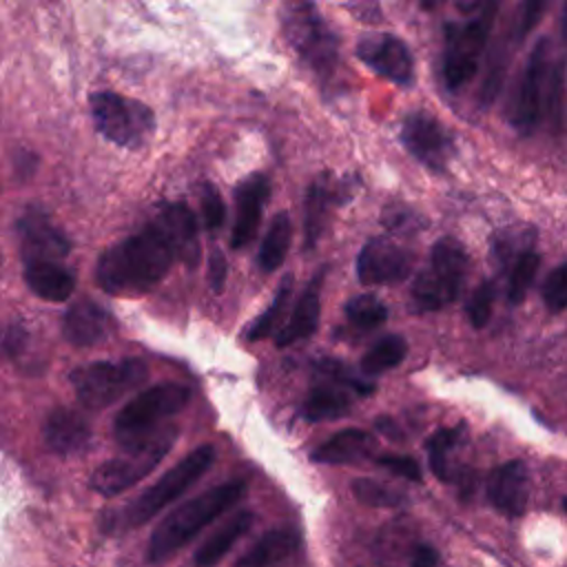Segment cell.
I'll list each match as a JSON object with an SVG mask.
<instances>
[{"label":"cell","instance_id":"603a6c76","mask_svg":"<svg viewBox=\"0 0 567 567\" xmlns=\"http://www.w3.org/2000/svg\"><path fill=\"white\" fill-rule=\"evenodd\" d=\"M47 447L60 456H73L91 445L93 427L86 416L73 408H55L42 425Z\"/></svg>","mask_w":567,"mask_h":567},{"label":"cell","instance_id":"4fadbf2b","mask_svg":"<svg viewBox=\"0 0 567 567\" xmlns=\"http://www.w3.org/2000/svg\"><path fill=\"white\" fill-rule=\"evenodd\" d=\"M13 228L22 266L38 261H62L71 252V239L66 233L38 206H27L16 217Z\"/></svg>","mask_w":567,"mask_h":567},{"label":"cell","instance_id":"d6a6232c","mask_svg":"<svg viewBox=\"0 0 567 567\" xmlns=\"http://www.w3.org/2000/svg\"><path fill=\"white\" fill-rule=\"evenodd\" d=\"M538 266H540V257L534 250H523L516 257V261L509 270V279H507V301L512 306H518L525 301L529 288L536 281Z\"/></svg>","mask_w":567,"mask_h":567},{"label":"cell","instance_id":"7a4b0ae2","mask_svg":"<svg viewBox=\"0 0 567 567\" xmlns=\"http://www.w3.org/2000/svg\"><path fill=\"white\" fill-rule=\"evenodd\" d=\"M246 492V481L219 483L166 514L153 529L148 540V560L159 563L173 556L177 549L188 545L206 525L217 520L226 509L241 501Z\"/></svg>","mask_w":567,"mask_h":567},{"label":"cell","instance_id":"4316f807","mask_svg":"<svg viewBox=\"0 0 567 567\" xmlns=\"http://www.w3.org/2000/svg\"><path fill=\"white\" fill-rule=\"evenodd\" d=\"M255 514L250 509H239L228 520H224L193 554L195 567H213L217 565L230 547L250 529Z\"/></svg>","mask_w":567,"mask_h":567},{"label":"cell","instance_id":"7bdbcfd3","mask_svg":"<svg viewBox=\"0 0 567 567\" xmlns=\"http://www.w3.org/2000/svg\"><path fill=\"white\" fill-rule=\"evenodd\" d=\"M563 505H565V512H567V498H565V501H563Z\"/></svg>","mask_w":567,"mask_h":567},{"label":"cell","instance_id":"f1b7e54d","mask_svg":"<svg viewBox=\"0 0 567 567\" xmlns=\"http://www.w3.org/2000/svg\"><path fill=\"white\" fill-rule=\"evenodd\" d=\"M465 436L463 425L454 427H439L427 441H425V452H427V463L430 470L439 481H454V470H452V454L461 445Z\"/></svg>","mask_w":567,"mask_h":567},{"label":"cell","instance_id":"5bb4252c","mask_svg":"<svg viewBox=\"0 0 567 567\" xmlns=\"http://www.w3.org/2000/svg\"><path fill=\"white\" fill-rule=\"evenodd\" d=\"M401 142L425 168L443 173L454 157V137L430 113L412 111L401 124Z\"/></svg>","mask_w":567,"mask_h":567},{"label":"cell","instance_id":"52a82bcc","mask_svg":"<svg viewBox=\"0 0 567 567\" xmlns=\"http://www.w3.org/2000/svg\"><path fill=\"white\" fill-rule=\"evenodd\" d=\"M281 31L299 60L326 78L339 62V38L328 27L312 2H290L281 7Z\"/></svg>","mask_w":567,"mask_h":567},{"label":"cell","instance_id":"3957f363","mask_svg":"<svg viewBox=\"0 0 567 567\" xmlns=\"http://www.w3.org/2000/svg\"><path fill=\"white\" fill-rule=\"evenodd\" d=\"M190 401V388L166 381L133 396L113 421V434L124 452H137L157 441L171 425L166 419L182 412Z\"/></svg>","mask_w":567,"mask_h":567},{"label":"cell","instance_id":"ba28073f","mask_svg":"<svg viewBox=\"0 0 567 567\" xmlns=\"http://www.w3.org/2000/svg\"><path fill=\"white\" fill-rule=\"evenodd\" d=\"M148 379V365L140 357L117 361H91L71 370L69 381L86 410H104Z\"/></svg>","mask_w":567,"mask_h":567},{"label":"cell","instance_id":"60d3db41","mask_svg":"<svg viewBox=\"0 0 567 567\" xmlns=\"http://www.w3.org/2000/svg\"><path fill=\"white\" fill-rule=\"evenodd\" d=\"M29 337H31V334L24 330L22 323H18V321L9 323V328H7V332H4V352H7L11 359L22 357V352H24V348H27V343H29Z\"/></svg>","mask_w":567,"mask_h":567},{"label":"cell","instance_id":"e575fe53","mask_svg":"<svg viewBox=\"0 0 567 567\" xmlns=\"http://www.w3.org/2000/svg\"><path fill=\"white\" fill-rule=\"evenodd\" d=\"M199 195V210L208 233H217L226 221V204L219 188L213 182H202L197 188Z\"/></svg>","mask_w":567,"mask_h":567},{"label":"cell","instance_id":"5b68a950","mask_svg":"<svg viewBox=\"0 0 567 567\" xmlns=\"http://www.w3.org/2000/svg\"><path fill=\"white\" fill-rule=\"evenodd\" d=\"M470 257L454 237H441L430 250L427 266L414 277L410 288V308L416 315L436 312L452 306L467 279Z\"/></svg>","mask_w":567,"mask_h":567},{"label":"cell","instance_id":"d6986e66","mask_svg":"<svg viewBox=\"0 0 567 567\" xmlns=\"http://www.w3.org/2000/svg\"><path fill=\"white\" fill-rule=\"evenodd\" d=\"M115 328L113 315L93 299H78L62 317V337L78 348L106 341Z\"/></svg>","mask_w":567,"mask_h":567},{"label":"cell","instance_id":"6da1fadb","mask_svg":"<svg viewBox=\"0 0 567 567\" xmlns=\"http://www.w3.org/2000/svg\"><path fill=\"white\" fill-rule=\"evenodd\" d=\"M177 252L166 233L151 219L142 230L109 246L95 264L97 286L115 297L151 292L171 272Z\"/></svg>","mask_w":567,"mask_h":567},{"label":"cell","instance_id":"cb8c5ba5","mask_svg":"<svg viewBox=\"0 0 567 567\" xmlns=\"http://www.w3.org/2000/svg\"><path fill=\"white\" fill-rule=\"evenodd\" d=\"M22 277L27 288L51 303L66 301L73 290L78 275L73 268L64 266L62 261H38V264H24Z\"/></svg>","mask_w":567,"mask_h":567},{"label":"cell","instance_id":"4dcf8cb0","mask_svg":"<svg viewBox=\"0 0 567 567\" xmlns=\"http://www.w3.org/2000/svg\"><path fill=\"white\" fill-rule=\"evenodd\" d=\"M408 354V341L401 334H383L361 357V374L379 377L396 368Z\"/></svg>","mask_w":567,"mask_h":567},{"label":"cell","instance_id":"d4e9b609","mask_svg":"<svg viewBox=\"0 0 567 567\" xmlns=\"http://www.w3.org/2000/svg\"><path fill=\"white\" fill-rule=\"evenodd\" d=\"M374 447H377V441L370 432L348 427L332 434L317 450H312L310 461L323 463V465H352V463L372 458Z\"/></svg>","mask_w":567,"mask_h":567},{"label":"cell","instance_id":"30bf717a","mask_svg":"<svg viewBox=\"0 0 567 567\" xmlns=\"http://www.w3.org/2000/svg\"><path fill=\"white\" fill-rule=\"evenodd\" d=\"M372 392L374 383L354 374L346 363L319 359L315 363V383L301 403V416L310 423L337 421L352 410L354 396H370Z\"/></svg>","mask_w":567,"mask_h":567},{"label":"cell","instance_id":"8992f818","mask_svg":"<svg viewBox=\"0 0 567 567\" xmlns=\"http://www.w3.org/2000/svg\"><path fill=\"white\" fill-rule=\"evenodd\" d=\"M89 113L95 131L111 144L137 151L151 142L157 128L155 113L148 104L115 91H93Z\"/></svg>","mask_w":567,"mask_h":567},{"label":"cell","instance_id":"f35d334b","mask_svg":"<svg viewBox=\"0 0 567 567\" xmlns=\"http://www.w3.org/2000/svg\"><path fill=\"white\" fill-rule=\"evenodd\" d=\"M374 463L379 467H385L388 472L401 476V478L412 481V483H421L423 481L421 465L412 456H408V454H379L374 458Z\"/></svg>","mask_w":567,"mask_h":567},{"label":"cell","instance_id":"7c38bea8","mask_svg":"<svg viewBox=\"0 0 567 567\" xmlns=\"http://www.w3.org/2000/svg\"><path fill=\"white\" fill-rule=\"evenodd\" d=\"M175 436H177V430L171 425L151 445H146L137 452H124L122 456L100 463L89 478L91 489L97 492L100 496L111 498V496H117L124 489L133 487L135 483H140L144 476H148L159 465V461L168 454Z\"/></svg>","mask_w":567,"mask_h":567},{"label":"cell","instance_id":"74e56055","mask_svg":"<svg viewBox=\"0 0 567 567\" xmlns=\"http://www.w3.org/2000/svg\"><path fill=\"white\" fill-rule=\"evenodd\" d=\"M543 303L551 312L567 310V261L554 268L543 281Z\"/></svg>","mask_w":567,"mask_h":567},{"label":"cell","instance_id":"b9f144b4","mask_svg":"<svg viewBox=\"0 0 567 567\" xmlns=\"http://www.w3.org/2000/svg\"><path fill=\"white\" fill-rule=\"evenodd\" d=\"M439 565V551L425 543L416 545L412 554V567H436Z\"/></svg>","mask_w":567,"mask_h":567},{"label":"cell","instance_id":"836d02e7","mask_svg":"<svg viewBox=\"0 0 567 567\" xmlns=\"http://www.w3.org/2000/svg\"><path fill=\"white\" fill-rule=\"evenodd\" d=\"M352 494L359 503L370 507H399L405 503V494L399 489L388 487L385 483H379L374 478H354L352 481Z\"/></svg>","mask_w":567,"mask_h":567},{"label":"cell","instance_id":"ffe728a7","mask_svg":"<svg viewBox=\"0 0 567 567\" xmlns=\"http://www.w3.org/2000/svg\"><path fill=\"white\" fill-rule=\"evenodd\" d=\"M529 496L527 465L518 458L507 461L492 470L487 476V501L501 514L516 518L525 514Z\"/></svg>","mask_w":567,"mask_h":567},{"label":"cell","instance_id":"f546056e","mask_svg":"<svg viewBox=\"0 0 567 567\" xmlns=\"http://www.w3.org/2000/svg\"><path fill=\"white\" fill-rule=\"evenodd\" d=\"M292 281L295 277L292 275H284V279L279 281V288L272 297V301L268 303V308L264 312H259L255 317V321L244 330V339L255 343V341H261L266 337H270L275 330L279 332V323L284 319V312L288 308V301H290V292H292Z\"/></svg>","mask_w":567,"mask_h":567},{"label":"cell","instance_id":"44dd1931","mask_svg":"<svg viewBox=\"0 0 567 567\" xmlns=\"http://www.w3.org/2000/svg\"><path fill=\"white\" fill-rule=\"evenodd\" d=\"M328 268H319L310 281L306 284V288L301 290L288 321L281 326V330L277 332V348H288L292 343L306 341L308 337H312L319 328V315H321V292H323V281H326Z\"/></svg>","mask_w":567,"mask_h":567},{"label":"cell","instance_id":"83f0119b","mask_svg":"<svg viewBox=\"0 0 567 567\" xmlns=\"http://www.w3.org/2000/svg\"><path fill=\"white\" fill-rule=\"evenodd\" d=\"M290 244H292V221L286 210H279L270 219L266 235L261 239V246L257 252L259 268L264 272H275L284 264V259L290 250Z\"/></svg>","mask_w":567,"mask_h":567},{"label":"cell","instance_id":"ac0fdd59","mask_svg":"<svg viewBox=\"0 0 567 567\" xmlns=\"http://www.w3.org/2000/svg\"><path fill=\"white\" fill-rule=\"evenodd\" d=\"M268 197H270V179L264 173H252L235 186V217L230 228L233 250H241L255 239Z\"/></svg>","mask_w":567,"mask_h":567},{"label":"cell","instance_id":"277c9868","mask_svg":"<svg viewBox=\"0 0 567 567\" xmlns=\"http://www.w3.org/2000/svg\"><path fill=\"white\" fill-rule=\"evenodd\" d=\"M215 447L210 443H204L188 452L179 463H175L171 470H166L153 485H148L144 492H140L133 501H128L122 509L113 512L109 516V525L117 529H133L151 518H155L166 505L177 501L186 489H190L215 463Z\"/></svg>","mask_w":567,"mask_h":567},{"label":"cell","instance_id":"8fae6325","mask_svg":"<svg viewBox=\"0 0 567 567\" xmlns=\"http://www.w3.org/2000/svg\"><path fill=\"white\" fill-rule=\"evenodd\" d=\"M554 55L556 51L551 35H540L527 55L507 111L509 124L518 135H532L545 115Z\"/></svg>","mask_w":567,"mask_h":567},{"label":"cell","instance_id":"484cf974","mask_svg":"<svg viewBox=\"0 0 567 567\" xmlns=\"http://www.w3.org/2000/svg\"><path fill=\"white\" fill-rule=\"evenodd\" d=\"M299 549V534L290 527H275L261 534L235 563V567H277Z\"/></svg>","mask_w":567,"mask_h":567},{"label":"cell","instance_id":"9c48e42d","mask_svg":"<svg viewBox=\"0 0 567 567\" xmlns=\"http://www.w3.org/2000/svg\"><path fill=\"white\" fill-rule=\"evenodd\" d=\"M498 4L487 2L481 11L463 22L443 27V80L450 91L463 89L478 71L481 55L487 47Z\"/></svg>","mask_w":567,"mask_h":567},{"label":"cell","instance_id":"7402d4cb","mask_svg":"<svg viewBox=\"0 0 567 567\" xmlns=\"http://www.w3.org/2000/svg\"><path fill=\"white\" fill-rule=\"evenodd\" d=\"M153 221L171 239V244L177 252V259L186 268L197 266L202 248H199V228H197L195 213L184 202H166L159 206Z\"/></svg>","mask_w":567,"mask_h":567},{"label":"cell","instance_id":"1f68e13d","mask_svg":"<svg viewBox=\"0 0 567 567\" xmlns=\"http://www.w3.org/2000/svg\"><path fill=\"white\" fill-rule=\"evenodd\" d=\"M346 319L348 323L354 328V330H361V332H368V330H374L379 326L385 323L388 319V308L385 303L377 297V295H357L352 299L346 301Z\"/></svg>","mask_w":567,"mask_h":567},{"label":"cell","instance_id":"e0dca14e","mask_svg":"<svg viewBox=\"0 0 567 567\" xmlns=\"http://www.w3.org/2000/svg\"><path fill=\"white\" fill-rule=\"evenodd\" d=\"M352 195L348 179L332 175H317V179L308 186L303 199V246L310 250L321 235L326 233L332 208L343 204Z\"/></svg>","mask_w":567,"mask_h":567},{"label":"cell","instance_id":"9a60e30c","mask_svg":"<svg viewBox=\"0 0 567 567\" xmlns=\"http://www.w3.org/2000/svg\"><path fill=\"white\" fill-rule=\"evenodd\" d=\"M414 255L385 235L370 237L357 255V277L363 286H394L410 277Z\"/></svg>","mask_w":567,"mask_h":567},{"label":"cell","instance_id":"d590c367","mask_svg":"<svg viewBox=\"0 0 567 567\" xmlns=\"http://www.w3.org/2000/svg\"><path fill=\"white\" fill-rule=\"evenodd\" d=\"M381 224L399 235H416L423 228V217L403 202H390L381 213Z\"/></svg>","mask_w":567,"mask_h":567},{"label":"cell","instance_id":"ab89813d","mask_svg":"<svg viewBox=\"0 0 567 567\" xmlns=\"http://www.w3.org/2000/svg\"><path fill=\"white\" fill-rule=\"evenodd\" d=\"M228 279V261H226V255L221 248H213L210 250V257H208V286L213 292H221L224 290V284Z\"/></svg>","mask_w":567,"mask_h":567},{"label":"cell","instance_id":"2e32d148","mask_svg":"<svg viewBox=\"0 0 567 567\" xmlns=\"http://www.w3.org/2000/svg\"><path fill=\"white\" fill-rule=\"evenodd\" d=\"M357 58L383 80L410 86L414 82V58L410 47L392 33H365L357 42Z\"/></svg>","mask_w":567,"mask_h":567},{"label":"cell","instance_id":"8d00e7d4","mask_svg":"<svg viewBox=\"0 0 567 567\" xmlns=\"http://www.w3.org/2000/svg\"><path fill=\"white\" fill-rule=\"evenodd\" d=\"M494 299H496V288L489 279L481 281L470 299H467V306H465V312H467V319L472 323V328H485L492 319V308H494Z\"/></svg>","mask_w":567,"mask_h":567}]
</instances>
